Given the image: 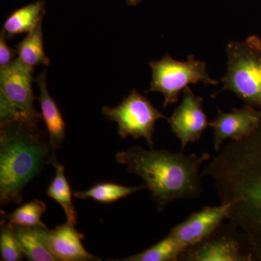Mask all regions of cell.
<instances>
[{"label":"cell","mask_w":261,"mask_h":261,"mask_svg":"<svg viewBox=\"0 0 261 261\" xmlns=\"http://www.w3.org/2000/svg\"><path fill=\"white\" fill-rule=\"evenodd\" d=\"M142 1H144V0H126L127 4L130 5V6H135V5H138Z\"/></svg>","instance_id":"603a6c76"},{"label":"cell","mask_w":261,"mask_h":261,"mask_svg":"<svg viewBox=\"0 0 261 261\" xmlns=\"http://www.w3.org/2000/svg\"><path fill=\"white\" fill-rule=\"evenodd\" d=\"M102 112L108 120L116 122L118 135L121 138H144L149 149L154 147L156 122L168 118L154 107L148 98L136 89L130 91L129 94L116 107H103Z\"/></svg>","instance_id":"52a82bcc"},{"label":"cell","mask_w":261,"mask_h":261,"mask_svg":"<svg viewBox=\"0 0 261 261\" xmlns=\"http://www.w3.org/2000/svg\"><path fill=\"white\" fill-rule=\"evenodd\" d=\"M11 225L27 260L58 261L48 246L47 233L49 228L47 226Z\"/></svg>","instance_id":"5bb4252c"},{"label":"cell","mask_w":261,"mask_h":261,"mask_svg":"<svg viewBox=\"0 0 261 261\" xmlns=\"http://www.w3.org/2000/svg\"><path fill=\"white\" fill-rule=\"evenodd\" d=\"M229 211L228 203L206 206L171 228L169 233L185 250L203 241L219 229L220 225L227 219Z\"/></svg>","instance_id":"9c48e42d"},{"label":"cell","mask_w":261,"mask_h":261,"mask_svg":"<svg viewBox=\"0 0 261 261\" xmlns=\"http://www.w3.org/2000/svg\"><path fill=\"white\" fill-rule=\"evenodd\" d=\"M6 38L0 34V67L6 66L15 61L16 50L12 49L6 42Z\"/></svg>","instance_id":"7402d4cb"},{"label":"cell","mask_w":261,"mask_h":261,"mask_svg":"<svg viewBox=\"0 0 261 261\" xmlns=\"http://www.w3.org/2000/svg\"><path fill=\"white\" fill-rule=\"evenodd\" d=\"M84 238V233L68 221L47 230L48 246L58 261L101 260L84 248L82 242Z\"/></svg>","instance_id":"7c38bea8"},{"label":"cell","mask_w":261,"mask_h":261,"mask_svg":"<svg viewBox=\"0 0 261 261\" xmlns=\"http://www.w3.org/2000/svg\"><path fill=\"white\" fill-rule=\"evenodd\" d=\"M152 70V80L146 93L161 92L164 97L163 108L178 101V95L190 84L203 83L205 85H218L219 82L213 80L204 61L195 57L187 56L186 61L173 59L166 55L158 61L149 63Z\"/></svg>","instance_id":"8992f818"},{"label":"cell","mask_w":261,"mask_h":261,"mask_svg":"<svg viewBox=\"0 0 261 261\" xmlns=\"http://www.w3.org/2000/svg\"><path fill=\"white\" fill-rule=\"evenodd\" d=\"M183 248L174 238L168 233L163 240L144 251L118 259H108L111 261H177L179 260Z\"/></svg>","instance_id":"d6986e66"},{"label":"cell","mask_w":261,"mask_h":261,"mask_svg":"<svg viewBox=\"0 0 261 261\" xmlns=\"http://www.w3.org/2000/svg\"><path fill=\"white\" fill-rule=\"evenodd\" d=\"M185 261L255 260L248 248H244L231 231L219 233L216 230L201 243L186 249L179 257Z\"/></svg>","instance_id":"30bf717a"},{"label":"cell","mask_w":261,"mask_h":261,"mask_svg":"<svg viewBox=\"0 0 261 261\" xmlns=\"http://www.w3.org/2000/svg\"><path fill=\"white\" fill-rule=\"evenodd\" d=\"M211 158L206 152L186 154L165 149L147 150L140 146L116 154L117 162L143 180L159 211L175 201L200 197L202 189L199 170Z\"/></svg>","instance_id":"7a4b0ae2"},{"label":"cell","mask_w":261,"mask_h":261,"mask_svg":"<svg viewBox=\"0 0 261 261\" xmlns=\"http://www.w3.org/2000/svg\"><path fill=\"white\" fill-rule=\"evenodd\" d=\"M0 254L3 261H20L24 256L13 226L3 218L0 222Z\"/></svg>","instance_id":"44dd1931"},{"label":"cell","mask_w":261,"mask_h":261,"mask_svg":"<svg viewBox=\"0 0 261 261\" xmlns=\"http://www.w3.org/2000/svg\"><path fill=\"white\" fill-rule=\"evenodd\" d=\"M261 124V109L245 105L224 112L217 108V116L209 126L214 128V148L218 152L226 140H240L251 135Z\"/></svg>","instance_id":"8fae6325"},{"label":"cell","mask_w":261,"mask_h":261,"mask_svg":"<svg viewBox=\"0 0 261 261\" xmlns=\"http://www.w3.org/2000/svg\"><path fill=\"white\" fill-rule=\"evenodd\" d=\"M57 161L47 132L38 123H0V206L21 203L25 186Z\"/></svg>","instance_id":"3957f363"},{"label":"cell","mask_w":261,"mask_h":261,"mask_svg":"<svg viewBox=\"0 0 261 261\" xmlns=\"http://www.w3.org/2000/svg\"><path fill=\"white\" fill-rule=\"evenodd\" d=\"M202 104V97L195 95L190 87H187L183 90L181 102L166 119L171 132L180 140L182 150L189 144L200 140L202 134L209 126L210 122L207 120Z\"/></svg>","instance_id":"ba28073f"},{"label":"cell","mask_w":261,"mask_h":261,"mask_svg":"<svg viewBox=\"0 0 261 261\" xmlns=\"http://www.w3.org/2000/svg\"><path fill=\"white\" fill-rule=\"evenodd\" d=\"M227 70L221 77L223 87L211 97L229 91L245 105L261 109V39L251 35L231 41L226 47Z\"/></svg>","instance_id":"277c9868"},{"label":"cell","mask_w":261,"mask_h":261,"mask_svg":"<svg viewBox=\"0 0 261 261\" xmlns=\"http://www.w3.org/2000/svg\"><path fill=\"white\" fill-rule=\"evenodd\" d=\"M34 68L15 59L0 67V123L25 121L39 123L41 113L34 107L36 97L33 91Z\"/></svg>","instance_id":"5b68a950"},{"label":"cell","mask_w":261,"mask_h":261,"mask_svg":"<svg viewBox=\"0 0 261 261\" xmlns=\"http://www.w3.org/2000/svg\"><path fill=\"white\" fill-rule=\"evenodd\" d=\"M53 166L56 169V175L48 187L47 195L58 202L63 207L67 221L75 225L78 214L72 201V193L69 184L65 177L64 166L57 161L53 163Z\"/></svg>","instance_id":"ac0fdd59"},{"label":"cell","mask_w":261,"mask_h":261,"mask_svg":"<svg viewBox=\"0 0 261 261\" xmlns=\"http://www.w3.org/2000/svg\"><path fill=\"white\" fill-rule=\"evenodd\" d=\"M15 50L17 59L30 68L49 65L50 61L44 51L42 20L32 32L28 33L27 37L15 46Z\"/></svg>","instance_id":"2e32d148"},{"label":"cell","mask_w":261,"mask_h":261,"mask_svg":"<svg viewBox=\"0 0 261 261\" xmlns=\"http://www.w3.org/2000/svg\"><path fill=\"white\" fill-rule=\"evenodd\" d=\"M145 189H147L145 185L126 187L112 182H100L89 190L75 191L73 195L80 200L90 198L100 203H113Z\"/></svg>","instance_id":"e0dca14e"},{"label":"cell","mask_w":261,"mask_h":261,"mask_svg":"<svg viewBox=\"0 0 261 261\" xmlns=\"http://www.w3.org/2000/svg\"><path fill=\"white\" fill-rule=\"evenodd\" d=\"M47 209L45 202L40 200H33L10 214H5L1 211L2 217L8 223L16 226H46L41 218Z\"/></svg>","instance_id":"ffe728a7"},{"label":"cell","mask_w":261,"mask_h":261,"mask_svg":"<svg viewBox=\"0 0 261 261\" xmlns=\"http://www.w3.org/2000/svg\"><path fill=\"white\" fill-rule=\"evenodd\" d=\"M47 69L43 70L37 77L39 93L38 100L40 103L42 119L45 123L49 142L53 148H60L65 137L66 124L58 105L49 94L47 87Z\"/></svg>","instance_id":"4fadbf2b"},{"label":"cell","mask_w":261,"mask_h":261,"mask_svg":"<svg viewBox=\"0 0 261 261\" xmlns=\"http://www.w3.org/2000/svg\"><path fill=\"white\" fill-rule=\"evenodd\" d=\"M44 15V1L38 0L15 10L5 20L1 34L7 39L29 33L37 27Z\"/></svg>","instance_id":"9a60e30c"},{"label":"cell","mask_w":261,"mask_h":261,"mask_svg":"<svg viewBox=\"0 0 261 261\" xmlns=\"http://www.w3.org/2000/svg\"><path fill=\"white\" fill-rule=\"evenodd\" d=\"M216 153L201 177L212 178L221 203L230 205V226L241 231L255 260L261 261V124Z\"/></svg>","instance_id":"6da1fadb"}]
</instances>
